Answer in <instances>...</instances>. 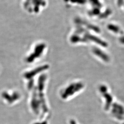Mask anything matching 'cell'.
<instances>
[{"instance_id": "cell-3", "label": "cell", "mask_w": 124, "mask_h": 124, "mask_svg": "<svg viewBox=\"0 0 124 124\" xmlns=\"http://www.w3.org/2000/svg\"><path fill=\"white\" fill-rule=\"evenodd\" d=\"M77 34L82 35V37H80L75 34H74L71 37V41L73 43L78 42H87L89 40L93 41V42L100 44L102 46L107 47L108 44L104 41L98 38L97 36L91 35L88 31L84 30L81 27H80L77 29L75 32Z\"/></svg>"}, {"instance_id": "cell-8", "label": "cell", "mask_w": 124, "mask_h": 124, "mask_svg": "<svg viewBox=\"0 0 124 124\" xmlns=\"http://www.w3.org/2000/svg\"><path fill=\"white\" fill-rule=\"evenodd\" d=\"M68 124H80L74 119H70L68 121Z\"/></svg>"}, {"instance_id": "cell-9", "label": "cell", "mask_w": 124, "mask_h": 124, "mask_svg": "<svg viewBox=\"0 0 124 124\" xmlns=\"http://www.w3.org/2000/svg\"><path fill=\"white\" fill-rule=\"evenodd\" d=\"M124 0H118V4L119 6H121L123 4Z\"/></svg>"}, {"instance_id": "cell-6", "label": "cell", "mask_w": 124, "mask_h": 124, "mask_svg": "<svg viewBox=\"0 0 124 124\" xmlns=\"http://www.w3.org/2000/svg\"><path fill=\"white\" fill-rule=\"evenodd\" d=\"M76 22L78 23H81L82 24L86 26L87 28H88L89 29L93 30L94 31H95L97 33H99L100 32V29L99 28H98V27L95 26L93 24H92L90 23H89L87 22L84 20H82V19H76Z\"/></svg>"}, {"instance_id": "cell-10", "label": "cell", "mask_w": 124, "mask_h": 124, "mask_svg": "<svg viewBox=\"0 0 124 124\" xmlns=\"http://www.w3.org/2000/svg\"><path fill=\"white\" fill-rule=\"evenodd\" d=\"M120 41L122 44H124V35L122 36H120Z\"/></svg>"}, {"instance_id": "cell-7", "label": "cell", "mask_w": 124, "mask_h": 124, "mask_svg": "<svg viewBox=\"0 0 124 124\" xmlns=\"http://www.w3.org/2000/svg\"><path fill=\"white\" fill-rule=\"evenodd\" d=\"M108 28L111 31H113L115 32V33H118L121 36H124V32L120 27L119 26H117L114 24H110L108 25Z\"/></svg>"}, {"instance_id": "cell-5", "label": "cell", "mask_w": 124, "mask_h": 124, "mask_svg": "<svg viewBox=\"0 0 124 124\" xmlns=\"http://www.w3.org/2000/svg\"><path fill=\"white\" fill-rule=\"evenodd\" d=\"M93 52L95 55L102 59V60L103 61L105 62L109 61L110 58L104 52L102 51L101 50L98 48V47H94L93 49Z\"/></svg>"}, {"instance_id": "cell-4", "label": "cell", "mask_w": 124, "mask_h": 124, "mask_svg": "<svg viewBox=\"0 0 124 124\" xmlns=\"http://www.w3.org/2000/svg\"><path fill=\"white\" fill-rule=\"evenodd\" d=\"M90 1L93 5V9L89 12V14L91 15H98L100 13L102 4L99 0H90Z\"/></svg>"}, {"instance_id": "cell-1", "label": "cell", "mask_w": 124, "mask_h": 124, "mask_svg": "<svg viewBox=\"0 0 124 124\" xmlns=\"http://www.w3.org/2000/svg\"><path fill=\"white\" fill-rule=\"evenodd\" d=\"M98 92L102 100L104 111L115 120L124 116V105L116 100L107 85H100L98 87Z\"/></svg>"}, {"instance_id": "cell-2", "label": "cell", "mask_w": 124, "mask_h": 124, "mask_svg": "<svg viewBox=\"0 0 124 124\" xmlns=\"http://www.w3.org/2000/svg\"><path fill=\"white\" fill-rule=\"evenodd\" d=\"M85 86L84 82L81 80H72L60 89L59 97L63 101H68L81 93Z\"/></svg>"}]
</instances>
